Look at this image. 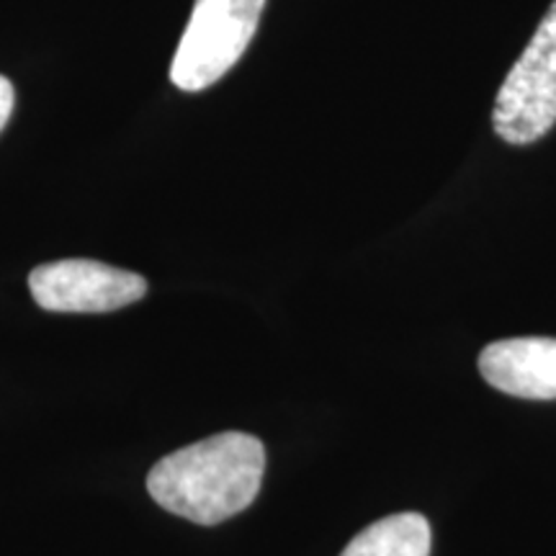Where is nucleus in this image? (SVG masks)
<instances>
[{"label":"nucleus","instance_id":"nucleus-5","mask_svg":"<svg viewBox=\"0 0 556 556\" xmlns=\"http://www.w3.org/2000/svg\"><path fill=\"white\" fill-rule=\"evenodd\" d=\"M479 371L497 392L520 400H556V338H510L490 343Z\"/></svg>","mask_w":556,"mask_h":556},{"label":"nucleus","instance_id":"nucleus-1","mask_svg":"<svg viewBox=\"0 0 556 556\" xmlns=\"http://www.w3.org/2000/svg\"><path fill=\"white\" fill-rule=\"evenodd\" d=\"M266 448L255 435L227 430L160 458L148 475L152 500L173 516L217 526L258 497Z\"/></svg>","mask_w":556,"mask_h":556},{"label":"nucleus","instance_id":"nucleus-2","mask_svg":"<svg viewBox=\"0 0 556 556\" xmlns=\"http://www.w3.org/2000/svg\"><path fill=\"white\" fill-rule=\"evenodd\" d=\"M266 0H197L170 65L173 86L197 93L235 67L258 31Z\"/></svg>","mask_w":556,"mask_h":556},{"label":"nucleus","instance_id":"nucleus-3","mask_svg":"<svg viewBox=\"0 0 556 556\" xmlns=\"http://www.w3.org/2000/svg\"><path fill=\"white\" fill-rule=\"evenodd\" d=\"M556 124V0L497 90L492 127L507 144H531Z\"/></svg>","mask_w":556,"mask_h":556},{"label":"nucleus","instance_id":"nucleus-7","mask_svg":"<svg viewBox=\"0 0 556 556\" xmlns=\"http://www.w3.org/2000/svg\"><path fill=\"white\" fill-rule=\"evenodd\" d=\"M13 103H16V93H13L11 80L0 75V131H3V127L11 119Z\"/></svg>","mask_w":556,"mask_h":556},{"label":"nucleus","instance_id":"nucleus-4","mask_svg":"<svg viewBox=\"0 0 556 556\" xmlns=\"http://www.w3.org/2000/svg\"><path fill=\"white\" fill-rule=\"evenodd\" d=\"M34 302L47 312H114L148 294V281L131 270L73 258L37 266L29 274Z\"/></svg>","mask_w":556,"mask_h":556},{"label":"nucleus","instance_id":"nucleus-6","mask_svg":"<svg viewBox=\"0 0 556 556\" xmlns=\"http://www.w3.org/2000/svg\"><path fill=\"white\" fill-rule=\"evenodd\" d=\"M430 523L420 513H394L371 523L340 556H430Z\"/></svg>","mask_w":556,"mask_h":556}]
</instances>
